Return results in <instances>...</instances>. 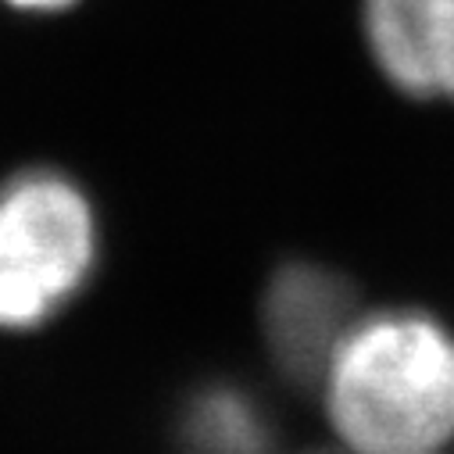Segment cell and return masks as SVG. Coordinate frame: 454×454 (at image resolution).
<instances>
[{"mask_svg":"<svg viewBox=\"0 0 454 454\" xmlns=\"http://www.w3.org/2000/svg\"><path fill=\"white\" fill-rule=\"evenodd\" d=\"M186 443L193 454H265L269 426L251 397L230 387H215L190 404Z\"/></svg>","mask_w":454,"mask_h":454,"instance_id":"cell-5","label":"cell"},{"mask_svg":"<svg viewBox=\"0 0 454 454\" xmlns=\"http://www.w3.org/2000/svg\"><path fill=\"white\" fill-rule=\"evenodd\" d=\"M362 26L401 93L454 100V0H362Z\"/></svg>","mask_w":454,"mask_h":454,"instance_id":"cell-4","label":"cell"},{"mask_svg":"<svg viewBox=\"0 0 454 454\" xmlns=\"http://www.w3.org/2000/svg\"><path fill=\"white\" fill-rule=\"evenodd\" d=\"M318 387L351 454H443L454 447V333L426 311L358 315Z\"/></svg>","mask_w":454,"mask_h":454,"instance_id":"cell-1","label":"cell"},{"mask_svg":"<svg viewBox=\"0 0 454 454\" xmlns=\"http://www.w3.org/2000/svg\"><path fill=\"white\" fill-rule=\"evenodd\" d=\"M358 318L351 283L315 262L283 265L262 301L265 344L294 383H318L336 344Z\"/></svg>","mask_w":454,"mask_h":454,"instance_id":"cell-3","label":"cell"},{"mask_svg":"<svg viewBox=\"0 0 454 454\" xmlns=\"http://www.w3.org/2000/svg\"><path fill=\"white\" fill-rule=\"evenodd\" d=\"M97 225L82 190L58 172L0 186V329L47 322L90 276Z\"/></svg>","mask_w":454,"mask_h":454,"instance_id":"cell-2","label":"cell"},{"mask_svg":"<svg viewBox=\"0 0 454 454\" xmlns=\"http://www.w3.org/2000/svg\"><path fill=\"white\" fill-rule=\"evenodd\" d=\"M12 8H22V12H61L75 0H8Z\"/></svg>","mask_w":454,"mask_h":454,"instance_id":"cell-6","label":"cell"}]
</instances>
